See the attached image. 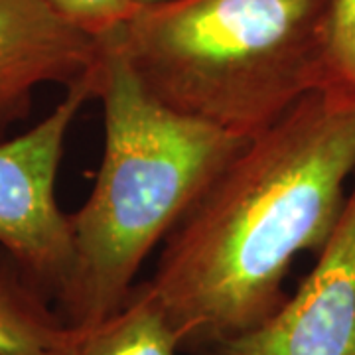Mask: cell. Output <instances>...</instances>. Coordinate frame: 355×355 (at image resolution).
<instances>
[{
	"label": "cell",
	"mask_w": 355,
	"mask_h": 355,
	"mask_svg": "<svg viewBox=\"0 0 355 355\" xmlns=\"http://www.w3.org/2000/svg\"><path fill=\"white\" fill-rule=\"evenodd\" d=\"M355 172V97L320 87L245 139L162 243L144 284L182 352L254 330L286 300L300 253H318Z\"/></svg>",
	"instance_id": "obj_1"
},
{
	"label": "cell",
	"mask_w": 355,
	"mask_h": 355,
	"mask_svg": "<svg viewBox=\"0 0 355 355\" xmlns=\"http://www.w3.org/2000/svg\"><path fill=\"white\" fill-rule=\"evenodd\" d=\"M105 146L95 186L69 214L73 261L55 310L69 328L116 314L137 275L245 137L178 113L135 76L114 30L95 65Z\"/></svg>",
	"instance_id": "obj_2"
},
{
	"label": "cell",
	"mask_w": 355,
	"mask_h": 355,
	"mask_svg": "<svg viewBox=\"0 0 355 355\" xmlns=\"http://www.w3.org/2000/svg\"><path fill=\"white\" fill-rule=\"evenodd\" d=\"M328 10L330 0H168L114 34L158 101L249 139L322 87Z\"/></svg>",
	"instance_id": "obj_3"
},
{
	"label": "cell",
	"mask_w": 355,
	"mask_h": 355,
	"mask_svg": "<svg viewBox=\"0 0 355 355\" xmlns=\"http://www.w3.org/2000/svg\"><path fill=\"white\" fill-rule=\"evenodd\" d=\"M95 65L36 127L0 142V247L53 306L73 261L69 214L58 205L55 178L67 130L83 103L97 97Z\"/></svg>",
	"instance_id": "obj_4"
},
{
	"label": "cell",
	"mask_w": 355,
	"mask_h": 355,
	"mask_svg": "<svg viewBox=\"0 0 355 355\" xmlns=\"http://www.w3.org/2000/svg\"><path fill=\"white\" fill-rule=\"evenodd\" d=\"M298 291L254 330L202 355H355V182Z\"/></svg>",
	"instance_id": "obj_5"
},
{
	"label": "cell",
	"mask_w": 355,
	"mask_h": 355,
	"mask_svg": "<svg viewBox=\"0 0 355 355\" xmlns=\"http://www.w3.org/2000/svg\"><path fill=\"white\" fill-rule=\"evenodd\" d=\"M99 53L101 36L67 20L48 0H0V142L30 114L40 85L71 87Z\"/></svg>",
	"instance_id": "obj_6"
},
{
	"label": "cell",
	"mask_w": 355,
	"mask_h": 355,
	"mask_svg": "<svg viewBox=\"0 0 355 355\" xmlns=\"http://www.w3.org/2000/svg\"><path fill=\"white\" fill-rule=\"evenodd\" d=\"M182 352L148 286L137 284L116 314L69 328L48 355H178Z\"/></svg>",
	"instance_id": "obj_7"
},
{
	"label": "cell",
	"mask_w": 355,
	"mask_h": 355,
	"mask_svg": "<svg viewBox=\"0 0 355 355\" xmlns=\"http://www.w3.org/2000/svg\"><path fill=\"white\" fill-rule=\"evenodd\" d=\"M65 331L53 302L0 247V355H48Z\"/></svg>",
	"instance_id": "obj_8"
},
{
	"label": "cell",
	"mask_w": 355,
	"mask_h": 355,
	"mask_svg": "<svg viewBox=\"0 0 355 355\" xmlns=\"http://www.w3.org/2000/svg\"><path fill=\"white\" fill-rule=\"evenodd\" d=\"M322 87L355 97V0H330Z\"/></svg>",
	"instance_id": "obj_9"
},
{
	"label": "cell",
	"mask_w": 355,
	"mask_h": 355,
	"mask_svg": "<svg viewBox=\"0 0 355 355\" xmlns=\"http://www.w3.org/2000/svg\"><path fill=\"white\" fill-rule=\"evenodd\" d=\"M60 14L93 36H103L137 12L132 0H48Z\"/></svg>",
	"instance_id": "obj_10"
},
{
	"label": "cell",
	"mask_w": 355,
	"mask_h": 355,
	"mask_svg": "<svg viewBox=\"0 0 355 355\" xmlns=\"http://www.w3.org/2000/svg\"><path fill=\"white\" fill-rule=\"evenodd\" d=\"M137 6H153V4H162V2H168V0H132Z\"/></svg>",
	"instance_id": "obj_11"
}]
</instances>
